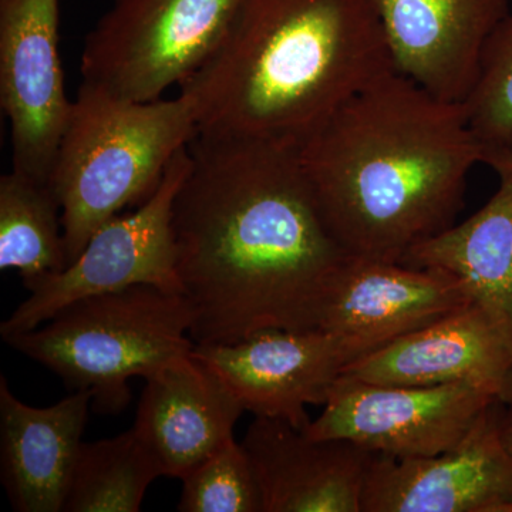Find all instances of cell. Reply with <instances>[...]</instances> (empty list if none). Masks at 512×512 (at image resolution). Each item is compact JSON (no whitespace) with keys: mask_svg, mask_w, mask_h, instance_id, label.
Listing matches in <instances>:
<instances>
[{"mask_svg":"<svg viewBox=\"0 0 512 512\" xmlns=\"http://www.w3.org/2000/svg\"><path fill=\"white\" fill-rule=\"evenodd\" d=\"M188 151L171 225L195 345L316 329L349 255L323 221L298 144L197 133Z\"/></svg>","mask_w":512,"mask_h":512,"instance_id":"cell-1","label":"cell"},{"mask_svg":"<svg viewBox=\"0 0 512 512\" xmlns=\"http://www.w3.org/2000/svg\"><path fill=\"white\" fill-rule=\"evenodd\" d=\"M320 214L353 258L402 262L456 224L481 163L461 103L386 74L298 144Z\"/></svg>","mask_w":512,"mask_h":512,"instance_id":"cell-2","label":"cell"},{"mask_svg":"<svg viewBox=\"0 0 512 512\" xmlns=\"http://www.w3.org/2000/svg\"><path fill=\"white\" fill-rule=\"evenodd\" d=\"M393 72L369 0H242L180 94L192 103L198 133L299 144Z\"/></svg>","mask_w":512,"mask_h":512,"instance_id":"cell-3","label":"cell"},{"mask_svg":"<svg viewBox=\"0 0 512 512\" xmlns=\"http://www.w3.org/2000/svg\"><path fill=\"white\" fill-rule=\"evenodd\" d=\"M190 99H120L82 83L49 184L60 204L67 266L94 232L148 200L178 151L197 136Z\"/></svg>","mask_w":512,"mask_h":512,"instance_id":"cell-4","label":"cell"},{"mask_svg":"<svg viewBox=\"0 0 512 512\" xmlns=\"http://www.w3.org/2000/svg\"><path fill=\"white\" fill-rule=\"evenodd\" d=\"M191 326L183 293L136 285L70 303L39 328L3 340L92 394L96 412L119 414L131 400L128 380L150 379L191 355Z\"/></svg>","mask_w":512,"mask_h":512,"instance_id":"cell-5","label":"cell"},{"mask_svg":"<svg viewBox=\"0 0 512 512\" xmlns=\"http://www.w3.org/2000/svg\"><path fill=\"white\" fill-rule=\"evenodd\" d=\"M241 2L113 0L84 39L83 83L120 99H161L210 56Z\"/></svg>","mask_w":512,"mask_h":512,"instance_id":"cell-6","label":"cell"},{"mask_svg":"<svg viewBox=\"0 0 512 512\" xmlns=\"http://www.w3.org/2000/svg\"><path fill=\"white\" fill-rule=\"evenodd\" d=\"M190 164L187 146L171 160L157 190L137 211L101 225L72 264L30 286L29 298L0 325L2 339L39 328L70 303L89 296L136 285L183 293L175 271L171 218L175 194Z\"/></svg>","mask_w":512,"mask_h":512,"instance_id":"cell-7","label":"cell"},{"mask_svg":"<svg viewBox=\"0 0 512 512\" xmlns=\"http://www.w3.org/2000/svg\"><path fill=\"white\" fill-rule=\"evenodd\" d=\"M495 400L501 399L478 384L389 386L340 376L305 433L399 460L433 457L456 446Z\"/></svg>","mask_w":512,"mask_h":512,"instance_id":"cell-8","label":"cell"},{"mask_svg":"<svg viewBox=\"0 0 512 512\" xmlns=\"http://www.w3.org/2000/svg\"><path fill=\"white\" fill-rule=\"evenodd\" d=\"M0 104L13 170L49 184L73 101L59 56V0H0Z\"/></svg>","mask_w":512,"mask_h":512,"instance_id":"cell-9","label":"cell"},{"mask_svg":"<svg viewBox=\"0 0 512 512\" xmlns=\"http://www.w3.org/2000/svg\"><path fill=\"white\" fill-rule=\"evenodd\" d=\"M192 355L224 380L244 410L305 431L312 421L306 406H325L345 367L365 352L323 330L266 329L231 345H195Z\"/></svg>","mask_w":512,"mask_h":512,"instance_id":"cell-10","label":"cell"},{"mask_svg":"<svg viewBox=\"0 0 512 512\" xmlns=\"http://www.w3.org/2000/svg\"><path fill=\"white\" fill-rule=\"evenodd\" d=\"M505 403L495 400L456 446L433 457L380 454L362 512H512V454L501 437Z\"/></svg>","mask_w":512,"mask_h":512,"instance_id":"cell-11","label":"cell"},{"mask_svg":"<svg viewBox=\"0 0 512 512\" xmlns=\"http://www.w3.org/2000/svg\"><path fill=\"white\" fill-rule=\"evenodd\" d=\"M471 303L466 284L444 269L349 256L330 282L316 329L367 355Z\"/></svg>","mask_w":512,"mask_h":512,"instance_id":"cell-12","label":"cell"},{"mask_svg":"<svg viewBox=\"0 0 512 512\" xmlns=\"http://www.w3.org/2000/svg\"><path fill=\"white\" fill-rule=\"evenodd\" d=\"M389 386L471 383L512 402V336L477 303L353 360L343 375Z\"/></svg>","mask_w":512,"mask_h":512,"instance_id":"cell-13","label":"cell"},{"mask_svg":"<svg viewBox=\"0 0 512 512\" xmlns=\"http://www.w3.org/2000/svg\"><path fill=\"white\" fill-rule=\"evenodd\" d=\"M394 67L440 99L463 103L510 0H369Z\"/></svg>","mask_w":512,"mask_h":512,"instance_id":"cell-14","label":"cell"},{"mask_svg":"<svg viewBox=\"0 0 512 512\" xmlns=\"http://www.w3.org/2000/svg\"><path fill=\"white\" fill-rule=\"evenodd\" d=\"M262 512H362L376 451L349 440H316L288 421L255 417L242 440Z\"/></svg>","mask_w":512,"mask_h":512,"instance_id":"cell-15","label":"cell"},{"mask_svg":"<svg viewBox=\"0 0 512 512\" xmlns=\"http://www.w3.org/2000/svg\"><path fill=\"white\" fill-rule=\"evenodd\" d=\"M146 382L133 430L161 477L187 476L234 439L244 407L224 380L192 352Z\"/></svg>","mask_w":512,"mask_h":512,"instance_id":"cell-16","label":"cell"},{"mask_svg":"<svg viewBox=\"0 0 512 512\" xmlns=\"http://www.w3.org/2000/svg\"><path fill=\"white\" fill-rule=\"evenodd\" d=\"M90 406L84 390L49 407L28 406L0 377V476L13 510L63 511Z\"/></svg>","mask_w":512,"mask_h":512,"instance_id":"cell-17","label":"cell"},{"mask_svg":"<svg viewBox=\"0 0 512 512\" xmlns=\"http://www.w3.org/2000/svg\"><path fill=\"white\" fill-rule=\"evenodd\" d=\"M498 177L500 187L480 211L417 245L400 264L456 275L512 336V170Z\"/></svg>","mask_w":512,"mask_h":512,"instance_id":"cell-18","label":"cell"},{"mask_svg":"<svg viewBox=\"0 0 512 512\" xmlns=\"http://www.w3.org/2000/svg\"><path fill=\"white\" fill-rule=\"evenodd\" d=\"M60 204L50 184L13 170L0 177V269L26 288L67 268Z\"/></svg>","mask_w":512,"mask_h":512,"instance_id":"cell-19","label":"cell"},{"mask_svg":"<svg viewBox=\"0 0 512 512\" xmlns=\"http://www.w3.org/2000/svg\"><path fill=\"white\" fill-rule=\"evenodd\" d=\"M158 477L156 461L133 429L113 439L83 443L63 511H140L148 487Z\"/></svg>","mask_w":512,"mask_h":512,"instance_id":"cell-20","label":"cell"},{"mask_svg":"<svg viewBox=\"0 0 512 512\" xmlns=\"http://www.w3.org/2000/svg\"><path fill=\"white\" fill-rule=\"evenodd\" d=\"M461 106L481 163L497 175L512 170V13L485 42L476 82Z\"/></svg>","mask_w":512,"mask_h":512,"instance_id":"cell-21","label":"cell"},{"mask_svg":"<svg viewBox=\"0 0 512 512\" xmlns=\"http://www.w3.org/2000/svg\"><path fill=\"white\" fill-rule=\"evenodd\" d=\"M183 480L178 511L262 512V497L247 451L229 440Z\"/></svg>","mask_w":512,"mask_h":512,"instance_id":"cell-22","label":"cell"},{"mask_svg":"<svg viewBox=\"0 0 512 512\" xmlns=\"http://www.w3.org/2000/svg\"><path fill=\"white\" fill-rule=\"evenodd\" d=\"M501 437L507 450L512 454V402L505 403L503 421H501Z\"/></svg>","mask_w":512,"mask_h":512,"instance_id":"cell-23","label":"cell"}]
</instances>
